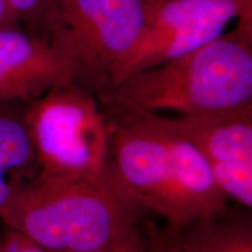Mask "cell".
Returning a JSON list of instances; mask_svg holds the SVG:
<instances>
[{
    "instance_id": "6da1fadb",
    "label": "cell",
    "mask_w": 252,
    "mask_h": 252,
    "mask_svg": "<svg viewBox=\"0 0 252 252\" xmlns=\"http://www.w3.org/2000/svg\"><path fill=\"white\" fill-rule=\"evenodd\" d=\"M111 172L146 214L169 228L228 214L235 203L220 190L196 147L161 113L111 116Z\"/></svg>"
},
{
    "instance_id": "7a4b0ae2",
    "label": "cell",
    "mask_w": 252,
    "mask_h": 252,
    "mask_svg": "<svg viewBox=\"0 0 252 252\" xmlns=\"http://www.w3.org/2000/svg\"><path fill=\"white\" fill-rule=\"evenodd\" d=\"M110 116H197L252 103V37L237 30L128 75L98 94Z\"/></svg>"
},
{
    "instance_id": "3957f363",
    "label": "cell",
    "mask_w": 252,
    "mask_h": 252,
    "mask_svg": "<svg viewBox=\"0 0 252 252\" xmlns=\"http://www.w3.org/2000/svg\"><path fill=\"white\" fill-rule=\"evenodd\" d=\"M146 213L119 185L41 175L12 182L0 220L45 252H94L141 225Z\"/></svg>"
},
{
    "instance_id": "277c9868",
    "label": "cell",
    "mask_w": 252,
    "mask_h": 252,
    "mask_svg": "<svg viewBox=\"0 0 252 252\" xmlns=\"http://www.w3.org/2000/svg\"><path fill=\"white\" fill-rule=\"evenodd\" d=\"M26 124L39 174L118 185L111 172L115 121L94 91L56 86L27 104Z\"/></svg>"
},
{
    "instance_id": "5b68a950",
    "label": "cell",
    "mask_w": 252,
    "mask_h": 252,
    "mask_svg": "<svg viewBox=\"0 0 252 252\" xmlns=\"http://www.w3.org/2000/svg\"><path fill=\"white\" fill-rule=\"evenodd\" d=\"M153 12L145 0H49L47 40L68 61L74 83L98 94Z\"/></svg>"
},
{
    "instance_id": "8992f818",
    "label": "cell",
    "mask_w": 252,
    "mask_h": 252,
    "mask_svg": "<svg viewBox=\"0 0 252 252\" xmlns=\"http://www.w3.org/2000/svg\"><path fill=\"white\" fill-rule=\"evenodd\" d=\"M234 20H238L235 30L252 37V1L166 0L154 9L137 42L113 68L108 87L217 39Z\"/></svg>"
},
{
    "instance_id": "52a82bcc",
    "label": "cell",
    "mask_w": 252,
    "mask_h": 252,
    "mask_svg": "<svg viewBox=\"0 0 252 252\" xmlns=\"http://www.w3.org/2000/svg\"><path fill=\"white\" fill-rule=\"evenodd\" d=\"M232 203L252 209V103L197 116H169Z\"/></svg>"
},
{
    "instance_id": "ba28073f",
    "label": "cell",
    "mask_w": 252,
    "mask_h": 252,
    "mask_svg": "<svg viewBox=\"0 0 252 252\" xmlns=\"http://www.w3.org/2000/svg\"><path fill=\"white\" fill-rule=\"evenodd\" d=\"M68 83L70 65L48 41L23 27L0 28V103H30Z\"/></svg>"
},
{
    "instance_id": "9c48e42d",
    "label": "cell",
    "mask_w": 252,
    "mask_h": 252,
    "mask_svg": "<svg viewBox=\"0 0 252 252\" xmlns=\"http://www.w3.org/2000/svg\"><path fill=\"white\" fill-rule=\"evenodd\" d=\"M165 228L185 252H252L251 209L238 204L217 219Z\"/></svg>"
},
{
    "instance_id": "30bf717a",
    "label": "cell",
    "mask_w": 252,
    "mask_h": 252,
    "mask_svg": "<svg viewBox=\"0 0 252 252\" xmlns=\"http://www.w3.org/2000/svg\"><path fill=\"white\" fill-rule=\"evenodd\" d=\"M27 104L0 103V208L7 200L12 182L39 173L26 124Z\"/></svg>"
},
{
    "instance_id": "8fae6325",
    "label": "cell",
    "mask_w": 252,
    "mask_h": 252,
    "mask_svg": "<svg viewBox=\"0 0 252 252\" xmlns=\"http://www.w3.org/2000/svg\"><path fill=\"white\" fill-rule=\"evenodd\" d=\"M28 33L47 40L49 0H6Z\"/></svg>"
},
{
    "instance_id": "7c38bea8",
    "label": "cell",
    "mask_w": 252,
    "mask_h": 252,
    "mask_svg": "<svg viewBox=\"0 0 252 252\" xmlns=\"http://www.w3.org/2000/svg\"><path fill=\"white\" fill-rule=\"evenodd\" d=\"M149 252H185L175 243L165 226H158L145 220L141 224Z\"/></svg>"
},
{
    "instance_id": "4fadbf2b",
    "label": "cell",
    "mask_w": 252,
    "mask_h": 252,
    "mask_svg": "<svg viewBox=\"0 0 252 252\" xmlns=\"http://www.w3.org/2000/svg\"><path fill=\"white\" fill-rule=\"evenodd\" d=\"M143 224V223H141ZM94 252H149L141 225L112 242L99 250Z\"/></svg>"
},
{
    "instance_id": "5bb4252c",
    "label": "cell",
    "mask_w": 252,
    "mask_h": 252,
    "mask_svg": "<svg viewBox=\"0 0 252 252\" xmlns=\"http://www.w3.org/2000/svg\"><path fill=\"white\" fill-rule=\"evenodd\" d=\"M1 252H45L32 243L23 235L11 229H6L5 237L1 242Z\"/></svg>"
},
{
    "instance_id": "9a60e30c",
    "label": "cell",
    "mask_w": 252,
    "mask_h": 252,
    "mask_svg": "<svg viewBox=\"0 0 252 252\" xmlns=\"http://www.w3.org/2000/svg\"><path fill=\"white\" fill-rule=\"evenodd\" d=\"M23 27L20 21L6 0H0V28Z\"/></svg>"
},
{
    "instance_id": "2e32d148",
    "label": "cell",
    "mask_w": 252,
    "mask_h": 252,
    "mask_svg": "<svg viewBox=\"0 0 252 252\" xmlns=\"http://www.w3.org/2000/svg\"><path fill=\"white\" fill-rule=\"evenodd\" d=\"M145 1H146L147 4H149L150 6H152V7L156 9L158 6L161 5L163 1H166V0H145Z\"/></svg>"
},
{
    "instance_id": "e0dca14e",
    "label": "cell",
    "mask_w": 252,
    "mask_h": 252,
    "mask_svg": "<svg viewBox=\"0 0 252 252\" xmlns=\"http://www.w3.org/2000/svg\"><path fill=\"white\" fill-rule=\"evenodd\" d=\"M0 252H1V241H0Z\"/></svg>"
}]
</instances>
